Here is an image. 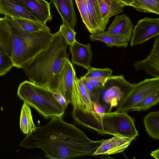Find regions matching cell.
Instances as JSON below:
<instances>
[{"label":"cell","mask_w":159,"mask_h":159,"mask_svg":"<svg viewBox=\"0 0 159 159\" xmlns=\"http://www.w3.org/2000/svg\"><path fill=\"white\" fill-rule=\"evenodd\" d=\"M143 122L148 134L155 139H159V111L151 112L145 116Z\"/></svg>","instance_id":"obj_23"},{"label":"cell","mask_w":159,"mask_h":159,"mask_svg":"<svg viewBox=\"0 0 159 159\" xmlns=\"http://www.w3.org/2000/svg\"><path fill=\"white\" fill-rule=\"evenodd\" d=\"M134 27L129 18L124 14L116 15L106 31L122 37L129 42L132 37Z\"/></svg>","instance_id":"obj_16"},{"label":"cell","mask_w":159,"mask_h":159,"mask_svg":"<svg viewBox=\"0 0 159 159\" xmlns=\"http://www.w3.org/2000/svg\"><path fill=\"white\" fill-rule=\"evenodd\" d=\"M76 77L73 66L68 58L58 77L54 91L60 92L68 105L71 103V94L75 86Z\"/></svg>","instance_id":"obj_10"},{"label":"cell","mask_w":159,"mask_h":159,"mask_svg":"<svg viewBox=\"0 0 159 159\" xmlns=\"http://www.w3.org/2000/svg\"><path fill=\"white\" fill-rule=\"evenodd\" d=\"M0 48L11 57V30L5 16L0 18Z\"/></svg>","instance_id":"obj_21"},{"label":"cell","mask_w":159,"mask_h":159,"mask_svg":"<svg viewBox=\"0 0 159 159\" xmlns=\"http://www.w3.org/2000/svg\"><path fill=\"white\" fill-rule=\"evenodd\" d=\"M0 14L11 18H25L41 23L15 0H0Z\"/></svg>","instance_id":"obj_15"},{"label":"cell","mask_w":159,"mask_h":159,"mask_svg":"<svg viewBox=\"0 0 159 159\" xmlns=\"http://www.w3.org/2000/svg\"><path fill=\"white\" fill-rule=\"evenodd\" d=\"M137 70H143L154 78L159 77V36H157L149 55L145 59L134 62Z\"/></svg>","instance_id":"obj_11"},{"label":"cell","mask_w":159,"mask_h":159,"mask_svg":"<svg viewBox=\"0 0 159 159\" xmlns=\"http://www.w3.org/2000/svg\"><path fill=\"white\" fill-rule=\"evenodd\" d=\"M61 16L62 24L73 29L77 22L73 0H51Z\"/></svg>","instance_id":"obj_17"},{"label":"cell","mask_w":159,"mask_h":159,"mask_svg":"<svg viewBox=\"0 0 159 159\" xmlns=\"http://www.w3.org/2000/svg\"><path fill=\"white\" fill-rule=\"evenodd\" d=\"M83 22L90 32L91 27L88 16L87 3L82 0H75Z\"/></svg>","instance_id":"obj_30"},{"label":"cell","mask_w":159,"mask_h":159,"mask_svg":"<svg viewBox=\"0 0 159 159\" xmlns=\"http://www.w3.org/2000/svg\"><path fill=\"white\" fill-rule=\"evenodd\" d=\"M158 90L159 77L146 78L134 84L119 102L114 111L127 112L145 97Z\"/></svg>","instance_id":"obj_7"},{"label":"cell","mask_w":159,"mask_h":159,"mask_svg":"<svg viewBox=\"0 0 159 159\" xmlns=\"http://www.w3.org/2000/svg\"><path fill=\"white\" fill-rule=\"evenodd\" d=\"M20 127L21 131L27 135L32 133L36 128L33 120L31 109L25 102L21 109Z\"/></svg>","instance_id":"obj_22"},{"label":"cell","mask_w":159,"mask_h":159,"mask_svg":"<svg viewBox=\"0 0 159 159\" xmlns=\"http://www.w3.org/2000/svg\"><path fill=\"white\" fill-rule=\"evenodd\" d=\"M93 105L94 111L97 113L103 115L105 113L106 109L99 102L98 100L93 102Z\"/></svg>","instance_id":"obj_33"},{"label":"cell","mask_w":159,"mask_h":159,"mask_svg":"<svg viewBox=\"0 0 159 159\" xmlns=\"http://www.w3.org/2000/svg\"><path fill=\"white\" fill-rule=\"evenodd\" d=\"M84 2L87 3L89 0H82Z\"/></svg>","instance_id":"obj_36"},{"label":"cell","mask_w":159,"mask_h":159,"mask_svg":"<svg viewBox=\"0 0 159 159\" xmlns=\"http://www.w3.org/2000/svg\"><path fill=\"white\" fill-rule=\"evenodd\" d=\"M72 116L79 124L88 128L94 111L93 101L81 78L76 77L71 96Z\"/></svg>","instance_id":"obj_6"},{"label":"cell","mask_w":159,"mask_h":159,"mask_svg":"<svg viewBox=\"0 0 159 159\" xmlns=\"http://www.w3.org/2000/svg\"><path fill=\"white\" fill-rule=\"evenodd\" d=\"M20 98L34 108L46 119L62 117L65 109L55 97L53 92L48 87L25 80L18 88Z\"/></svg>","instance_id":"obj_4"},{"label":"cell","mask_w":159,"mask_h":159,"mask_svg":"<svg viewBox=\"0 0 159 159\" xmlns=\"http://www.w3.org/2000/svg\"><path fill=\"white\" fill-rule=\"evenodd\" d=\"M122 75H111L107 79L101 96L104 102L109 104L108 112L116 107L119 102L134 85Z\"/></svg>","instance_id":"obj_8"},{"label":"cell","mask_w":159,"mask_h":159,"mask_svg":"<svg viewBox=\"0 0 159 159\" xmlns=\"http://www.w3.org/2000/svg\"><path fill=\"white\" fill-rule=\"evenodd\" d=\"M89 38L93 41L102 42L109 47L115 46L126 48L128 47V45L129 42L123 37L108 33L107 31L91 34L89 36Z\"/></svg>","instance_id":"obj_20"},{"label":"cell","mask_w":159,"mask_h":159,"mask_svg":"<svg viewBox=\"0 0 159 159\" xmlns=\"http://www.w3.org/2000/svg\"><path fill=\"white\" fill-rule=\"evenodd\" d=\"M134 139L130 137L114 136L104 139L94 153L93 156L110 155L123 152Z\"/></svg>","instance_id":"obj_12"},{"label":"cell","mask_w":159,"mask_h":159,"mask_svg":"<svg viewBox=\"0 0 159 159\" xmlns=\"http://www.w3.org/2000/svg\"><path fill=\"white\" fill-rule=\"evenodd\" d=\"M102 19L107 25L112 16L123 11L125 4L117 0H97Z\"/></svg>","instance_id":"obj_19"},{"label":"cell","mask_w":159,"mask_h":159,"mask_svg":"<svg viewBox=\"0 0 159 159\" xmlns=\"http://www.w3.org/2000/svg\"><path fill=\"white\" fill-rule=\"evenodd\" d=\"M53 92L55 98L65 109L67 107L68 104L64 97L61 93L58 91L56 90L53 91Z\"/></svg>","instance_id":"obj_32"},{"label":"cell","mask_w":159,"mask_h":159,"mask_svg":"<svg viewBox=\"0 0 159 159\" xmlns=\"http://www.w3.org/2000/svg\"><path fill=\"white\" fill-rule=\"evenodd\" d=\"M125 4L126 6H131L133 3V0H117Z\"/></svg>","instance_id":"obj_35"},{"label":"cell","mask_w":159,"mask_h":159,"mask_svg":"<svg viewBox=\"0 0 159 159\" xmlns=\"http://www.w3.org/2000/svg\"><path fill=\"white\" fill-rule=\"evenodd\" d=\"M159 34V18H144L133 28L130 46L141 44Z\"/></svg>","instance_id":"obj_9"},{"label":"cell","mask_w":159,"mask_h":159,"mask_svg":"<svg viewBox=\"0 0 159 159\" xmlns=\"http://www.w3.org/2000/svg\"><path fill=\"white\" fill-rule=\"evenodd\" d=\"M113 71L108 68H98L91 67L83 77L85 78H103L107 79L112 75Z\"/></svg>","instance_id":"obj_27"},{"label":"cell","mask_w":159,"mask_h":159,"mask_svg":"<svg viewBox=\"0 0 159 159\" xmlns=\"http://www.w3.org/2000/svg\"><path fill=\"white\" fill-rule=\"evenodd\" d=\"M94 130L101 134H109L135 139L139 135L133 119L125 112L97 114Z\"/></svg>","instance_id":"obj_5"},{"label":"cell","mask_w":159,"mask_h":159,"mask_svg":"<svg viewBox=\"0 0 159 159\" xmlns=\"http://www.w3.org/2000/svg\"><path fill=\"white\" fill-rule=\"evenodd\" d=\"M73 63L82 66L87 70L90 68L93 57L89 43L84 44L76 40L70 46Z\"/></svg>","instance_id":"obj_14"},{"label":"cell","mask_w":159,"mask_h":159,"mask_svg":"<svg viewBox=\"0 0 159 159\" xmlns=\"http://www.w3.org/2000/svg\"><path fill=\"white\" fill-rule=\"evenodd\" d=\"M159 101V90L145 97L131 108L130 111H145L157 104Z\"/></svg>","instance_id":"obj_26"},{"label":"cell","mask_w":159,"mask_h":159,"mask_svg":"<svg viewBox=\"0 0 159 159\" xmlns=\"http://www.w3.org/2000/svg\"><path fill=\"white\" fill-rule=\"evenodd\" d=\"M151 156L156 159H159V149H158L151 152Z\"/></svg>","instance_id":"obj_34"},{"label":"cell","mask_w":159,"mask_h":159,"mask_svg":"<svg viewBox=\"0 0 159 159\" xmlns=\"http://www.w3.org/2000/svg\"><path fill=\"white\" fill-rule=\"evenodd\" d=\"M67 45L59 31L54 33L50 45L22 68L30 81L50 88L57 80L68 58Z\"/></svg>","instance_id":"obj_2"},{"label":"cell","mask_w":159,"mask_h":159,"mask_svg":"<svg viewBox=\"0 0 159 159\" xmlns=\"http://www.w3.org/2000/svg\"><path fill=\"white\" fill-rule=\"evenodd\" d=\"M131 6L141 12L159 14V0H133Z\"/></svg>","instance_id":"obj_25"},{"label":"cell","mask_w":159,"mask_h":159,"mask_svg":"<svg viewBox=\"0 0 159 159\" xmlns=\"http://www.w3.org/2000/svg\"><path fill=\"white\" fill-rule=\"evenodd\" d=\"M103 140L89 139L82 130L60 117L52 118L45 125L36 127L20 145L25 148L40 149L49 159H69L93 156Z\"/></svg>","instance_id":"obj_1"},{"label":"cell","mask_w":159,"mask_h":159,"mask_svg":"<svg viewBox=\"0 0 159 159\" xmlns=\"http://www.w3.org/2000/svg\"><path fill=\"white\" fill-rule=\"evenodd\" d=\"M13 67L11 57L0 48V76L6 74Z\"/></svg>","instance_id":"obj_28"},{"label":"cell","mask_w":159,"mask_h":159,"mask_svg":"<svg viewBox=\"0 0 159 159\" xmlns=\"http://www.w3.org/2000/svg\"><path fill=\"white\" fill-rule=\"evenodd\" d=\"M26 8L41 23L46 25L52 16L50 3L45 0H15Z\"/></svg>","instance_id":"obj_13"},{"label":"cell","mask_w":159,"mask_h":159,"mask_svg":"<svg viewBox=\"0 0 159 159\" xmlns=\"http://www.w3.org/2000/svg\"><path fill=\"white\" fill-rule=\"evenodd\" d=\"M12 19L23 31L29 33H34L44 30H50L46 25L34 21L22 18Z\"/></svg>","instance_id":"obj_24"},{"label":"cell","mask_w":159,"mask_h":159,"mask_svg":"<svg viewBox=\"0 0 159 159\" xmlns=\"http://www.w3.org/2000/svg\"><path fill=\"white\" fill-rule=\"evenodd\" d=\"M87 5L91 27L90 33L94 34L105 31L107 25L102 19L97 0H89Z\"/></svg>","instance_id":"obj_18"},{"label":"cell","mask_w":159,"mask_h":159,"mask_svg":"<svg viewBox=\"0 0 159 159\" xmlns=\"http://www.w3.org/2000/svg\"><path fill=\"white\" fill-rule=\"evenodd\" d=\"M84 78L86 80L90 83L94 88L96 89H98L103 87L107 79Z\"/></svg>","instance_id":"obj_31"},{"label":"cell","mask_w":159,"mask_h":159,"mask_svg":"<svg viewBox=\"0 0 159 159\" xmlns=\"http://www.w3.org/2000/svg\"><path fill=\"white\" fill-rule=\"evenodd\" d=\"M5 17L11 30V57L14 67L22 68L27 62L50 45L54 34L48 30L34 33L25 32L11 17Z\"/></svg>","instance_id":"obj_3"},{"label":"cell","mask_w":159,"mask_h":159,"mask_svg":"<svg viewBox=\"0 0 159 159\" xmlns=\"http://www.w3.org/2000/svg\"><path fill=\"white\" fill-rule=\"evenodd\" d=\"M66 43L71 46L76 40V33L73 29L67 25L62 24L59 31Z\"/></svg>","instance_id":"obj_29"}]
</instances>
